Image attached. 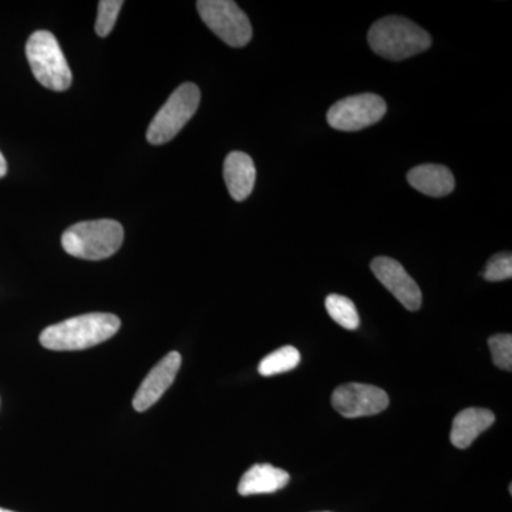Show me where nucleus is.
<instances>
[{
	"instance_id": "obj_1",
	"label": "nucleus",
	"mask_w": 512,
	"mask_h": 512,
	"mask_svg": "<svg viewBox=\"0 0 512 512\" xmlns=\"http://www.w3.org/2000/svg\"><path fill=\"white\" fill-rule=\"evenodd\" d=\"M120 326V319L111 313H86L49 326L40 335V343L55 352L89 349L113 338Z\"/></svg>"
},
{
	"instance_id": "obj_2",
	"label": "nucleus",
	"mask_w": 512,
	"mask_h": 512,
	"mask_svg": "<svg viewBox=\"0 0 512 512\" xmlns=\"http://www.w3.org/2000/svg\"><path fill=\"white\" fill-rule=\"evenodd\" d=\"M367 40L376 55L394 62L426 52L431 46L429 33L402 16L377 20L370 28Z\"/></svg>"
},
{
	"instance_id": "obj_3",
	"label": "nucleus",
	"mask_w": 512,
	"mask_h": 512,
	"mask_svg": "<svg viewBox=\"0 0 512 512\" xmlns=\"http://www.w3.org/2000/svg\"><path fill=\"white\" fill-rule=\"evenodd\" d=\"M124 229L113 220L84 221L64 232L62 245L67 254L86 261L110 258L121 248Z\"/></svg>"
},
{
	"instance_id": "obj_4",
	"label": "nucleus",
	"mask_w": 512,
	"mask_h": 512,
	"mask_svg": "<svg viewBox=\"0 0 512 512\" xmlns=\"http://www.w3.org/2000/svg\"><path fill=\"white\" fill-rule=\"evenodd\" d=\"M30 69L37 82L53 92H66L72 86V70L53 33L37 30L26 43Z\"/></svg>"
},
{
	"instance_id": "obj_5",
	"label": "nucleus",
	"mask_w": 512,
	"mask_h": 512,
	"mask_svg": "<svg viewBox=\"0 0 512 512\" xmlns=\"http://www.w3.org/2000/svg\"><path fill=\"white\" fill-rule=\"evenodd\" d=\"M201 92L194 83H184L158 110L147 130L148 143L163 146L173 140L185 127V124L197 113L200 106Z\"/></svg>"
},
{
	"instance_id": "obj_6",
	"label": "nucleus",
	"mask_w": 512,
	"mask_h": 512,
	"mask_svg": "<svg viewBox=\"0 0 512 512\" xmlns=\"http://www.w3.org/2000/svg\"><path fill=\"white\" fill-rule=\"evenodd\" d=\"M197 9L205 25L222 42L232 47L248 45L252 37L251 22L237 3L231 0H200Z\"/></svg>"
},
{
	"instance_id": "obj_7",
	"label": "nucleus",
	"mask_w": 512,
	"mask_h": 512,
	"mask_svg": "<svg viewBox=\"0 0 512 512\" xmlns=\"http://www.w3.org/2000/svg\"><path fill=\"white\" fill-rule=\"evenodd\" d=\"M386 110V101L377 94H357L333 104L328 113V123L335 130L360 131L379 123Z\"/></svg>"
},
{
	"instance_id": "obj_8",
	"label": "nucleus",
	"mask_w": 512,
	"mask_h": 512,
	"mask_svg": "<svg viewBox=\"0 0 512 512\" xmlns=\"http://www.w3.org/2000/svg\"><path fill=\"white\" fill-rule=\"evenodd\" d=\"M389 396L372 384L346 383L332 394V406L346 419L376 416L389 407Z\"/></svg>"
},
{
	"instance_id": "obj_9",
	"label": "nucleus",
	"mask_w": 512,
	"mask_h": 512,
	"mask_svg": "<svg viewBox=\"0 0 512 512\" xmlns=\"http://www.w3.org/2000/svg\"><path fill=\"white\" fill-rule=\"evenodd\" d=\"M373 274L379 279L380 284L397 299L404 308L409 311H419L423 296L419 285L407 274L406 269L396 259L387 256H377L373 259Z\"/></svg>"
},
{
	"instance_id": "obj_10",
	"label": "nucleus",
	"mask_w": 512,
	"mask_h": 512,
	"mask_svg": "<svg viewBox=\"0 0 512 512\" xmlns=\"http://www.w3.org/2000/svg\"><path fill=\"white\" fill-rule=\"evenodd\" d=\"M181 360L183 359L180 353L170 352L151 369L133 399V406L137 412H146L170 389L180 370Z\"/></svg>"
},
{
	"instance_id": "obj_11",
	"label": "nucleus",
	"mask_w": 512,
	"mask_h": 512,
	"mask_svg": "<svg viewBox=\"0 0 512 512\" xmlns=\"http://www.w3.org/2000/svg\"><path fill=\"white\" fill-rule=\"evenodd\" d=\"M224 178L229 194L235 201L247 200L254 190L256 180L254 161L242 151H232L225 158Z\"/></svg>"
},
{
	"instance_id": "obj_12",
	"label": "nucleus",
	"mask_w": 512,
	"mask_h": 512,
	"mask_svg": "<svg viewBox=\"0 0 512 512\" xmlns=\"http://www.w3.org/2000/svg\"><path fill=\"white\" fill-rule=\"evenodd\" d=\"M494 421L495 414L491 410L478 409V407L463 410L453 421V429L450 434L451 443L461 450L470 447L480 434L493 426Z\"/></svg>"
},
{
	"instance_id": "obj_13",
	"label": "nucleus",
	"mask_w": 512,
	"mask_h": 512,
	"mask_svg": "<svg viewBox=\"0 0 512 512\" xmlns=\"http://www.w3.org/2000/svg\"><path fill=\"white\" fill-rule=\"evenodd\" d=\"M291 481V476L282 468L271 464H255L242 476L238 485V493L248 495L272 494L282 490Z\"/></svg>"
},
{
	"instance_id": "obj_14",
	"label": "nucleus",
	"mask_w": 512,
	"mask_h": 512,
	"mask_svg": "<svg viewBox=\"0 0 512 512\" xmlns=\"http://www.w3.org/2000/svg\"><path fill=\"white\" fill-rule=\"evenodd\" d=\"M407 181L414 190L429 197H446L454 190L453 173L444 165L423 164L407 174Z\"/></svg>"
},
{
	"instance_id": "obj_15",
	"label": "nucleus",
	"mask_w": 512,
	"mask_h": 512,
	"mask_svg": "<svg viewBox=\"0 0 512 512\" xmlns=\"http://www.w3.org/2000/svg\"><path fill=\"white\" fill-rule=\"evenodd\" d=\"M299 363H301L299 350L293 346H284L264 357L259 363L258 372L265 377L281 375V373L291 372L298 367Z\"/></svg>"
},
{
	"instance_id": "obj_16",
	"label": "nucleus",
	"mask_w": 512,
	"mask_h": 512,
	"mask_svg": "<svg viewBox=\"0 0 512 512\" xmlns=\"http://www.w3.org/2000/svg\"><path fill=\"white\" fill-rule=\"evenodd\" d=\"M326 311L338 325L348 330L359 329L360 318L356 305L349 298L332 293L325 301Z\"/></svg>"
},
{
	"instance_id": "obj_17",
	"label": "nucleus",
	"mask_w": 512,
	"mask_h": 512,
	"mask_svg": "<svg viewBox=\"0 0 512 512\" xmlns=\"http://www.w3.org/2000/svg\"><path fill=\"white\" fill-rule=\"evenodd\" d=\"M493 363L498 369L511 372L512 369V336L510 333L494 335L488 339Z\"/></svg>"
},
{
	"instance_id": "obj_18",
	"label": "nucleus",
	"mask_w": 512,
	"mask_h": 512,
	"mask_svg": "<svg viewBox=\"0 0 512 512\" xmlns=\"http://www.w3.org/2000/svg\"><path fill=\"white\" fill-rule=\"evenodd\" d=\"M121 0H101L99 12H97L96 33L100 37L109 36L117 22L121 6Z\"/></svg>"
},
{
	"instance_id": "obj_19",
	"label": "nucleus",
	"mask_w": 512,
	"mask_h": 512,
	"mask_svg": "<svg viewBox=\"0 0 512 512\" xmlns=\"http://www.w3.org/2000/svg\"><path fill=\"white\" fill-rule=\"evenodd\" d=\"M483 276L488 282L507 281L512 278V255L511 252L494 255L485 266Z\"/></svg>"
},
{
	"instance_id": "obj_20",
	"label": "nucleus",
	"mask_w": 512,
	"mask_h": 512,
	"mask_svg": "<svg viewBox=\"0 0 512 512\" xmlns=\"http://www.w3.org/2000/svg\"><path fill=\"white\" fill-rule=\"evenodd\" d=\"M8 174V163H6L5 157L0 153V178L5 177Z\"/></svg>"
},
{
	"instance_id": "obj_21",
	"label": "nucleus",
	"mask_w": 512,
	"mask_h": 512,
	"mask_svg": "<svg viewBox=\"0 0 512 512\" xmlns=\"http://www.w3.org/2000/svg\"><path fill=\"white\" fill-rule=\"evenodd\" d=\"M0 512H13V511L5 510V508H0Z\"/></svg>"
}]
</instances>
